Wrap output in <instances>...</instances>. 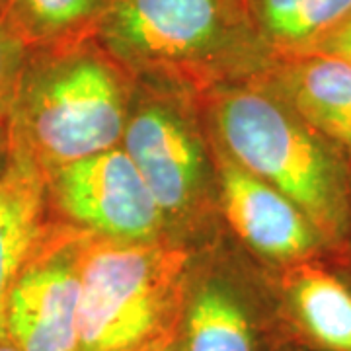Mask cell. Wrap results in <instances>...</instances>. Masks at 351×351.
I'll use <instances>...</instances> for the list:
<instances>
[{
  "label": "cell",
  "instance_id": "6da1fadb",
  "mask_svg": "<svg viewBox=\"0 0 351 351\" xmlns=\"http://www.w3.org/2000/svg\"><path fill=\"white\" fill-rule=\"evenodd\" d=\"M98 39L137 80L199 98L276 63L246 0H113Z\"/></svg>",
  "mask_w": 351,
  "mask_h": 351
},
{
  "label": "cell",
  "instance_id": "7a4b0ae2",
  "mask_svg": "<svg viewBox=\"0 0 351 351\" xmlns=\"http://www.w3.org/2000/svg\"><path fill=\"white\" fill-rule=\"evenodd\" d=\"M213 141L293 201L334 256L351 230V166L262 76L201 98Z\"/></svg>",
  "mask_w": 351,
  "mask_h": 351
},
{
  "label": "cell",
  "instance_id": "3957f363",
  "mask_svg": "<svg viewBox=\"0 0 351 351\" xmlns=\"http://www.w3.org/2000/svg\"><path fill=\"white\" fill-rule=\"evenodd\" d=\"M137 78L98 38L34 51L6 119L14 147L43 172L121 145Z\"/></svg>",
  "mask_w": 351,
  "mask_h": 351
},
{
  "label": "cell",
  "instance_id": "277c9868",
  "mask_svg": "<svg viewBox=\"0 0 351 351\" xmlns=\"http://www.w3.org/2000/svg\"><path fill=\"white\" fill-rule=\"evenodd\" d=\"M121 147L151 189L168 239L191 250L221 239L213 145L199 96L137 80Z\"/></svg>",
  "mask_w": 351,
  "mask_h": 351
},
{
  "label": "cell",
  "instance_id": "5b68a950",
  "mask_svg": "<svg viewBox=\"0 0 351 351\" xmlns=\"http://www.w3.org/2000/svg\"><path fill=\"white\" fill-rule=\"evenodd\" d=\"M197 250L88 234L80 260V351H135L178 332Z\"/></svg>",
  "mask_w": 351,
  "mask_h": 351
},
{
  "label": "cell",
  "instance_id": "8992f818",
  "mask_svg": "<svg viewBox=\"0 0 351 351\" xmlns=\"http://www.w3.org/2000/svg\"><path fill=\"white\" fill-rule=\"evenodd\" d=\"M53 219L117 242L170 240L164 217L123 147L45 172Z\"/></svg>",
  "mask_w": 351,
  "mask_h": 351
},
{
  "label": "cell",
  "instance_id": "52a82bcc",
  "mask_svg": "<svg viewBox=\"0 0 351 351\" xmlns=\"http://www.w3.org/2000/svg\"><path fill=\"white\" fill-rule=\"evenodd\" d=\"M86 237L51 217L0 318L20 351H80V260Z\"/></svg>",
  "mask_w": 351,
  "mask_h": 351
},
{
  "label": "cell",
  "instance_id": "ba28073f",
  "mask_svg": "<svg viewBox=\"0 0 351 351\" xmlns=\"http://www.w3.org/2000/svg\"><path fill=\"white\" fill-rule=\"evenodd\" d=\"M263 279L221 239L197 250L178 328L180 351H262Z\"/></svg>",
  "mask_w": 351,
  "mask_h": 351
},
{
  "label": "cell",
  "instance_id": "9c48e42d",
  "mask_svg": "<svg viewBox=\"0 0 351 351\" xmlns=\"http://www.w3.org/2000/svg\"><path fill=\"white\" fill-rule=\"evenodd\" d=\"M211 145L221 221L248 256L265 269H279L332 254L293 201L234 162L213 137Z\"/></svg>",
  "mask_w": 351,
  "mask_h": 351
},
{
  "label": "cell",
  "instance_id": "30bf717a",
  "mask_svg": "<svg viewBox=\"0 0 351 351\" xmlns=\"http://www.w3.org/2000/svg\"><path fill=\"white\" fill-rule=\"evenodd\" d=\"M338 256L265 269L277 311L314 351H351V271Z\"/></svg>",
  "mask_w": 351,
  "mask_h": 351
},
{
  "label": "cell",
  "instance_id": "8fae6325",
  "mask_svg": "<svg viewBox=\"0 0 351 351\" xmlns=\"http://www.w3.org/2000/svg\"><path fill=\"white\" fill-rule=\"evenodd\" d=\"M351 166V69L322 55L276 57L262 76Z\"/></svg>",
  "mask_w": 351,
  "mask_h": 351
},
{
  "label": "cell",
  "instance_id": "7c38bea8",
  "mask_svg": "<svg viewBox=\"0 0 351 351\" xmlns=\"http://www.w3.org/2000/svg\"><path fill=\"white\" fill-rule=\"evenodd\" d=\"M49 221L45 172L12 145V156L0 176V318Z\"/></svg>",
  "mask_w": 351,
  "mask_h": 351
},
{
  "label": "cell",
  "instance_id": "4fadbf2b",
  "mask_svg": "<svg viewBox=\"0 0 351 351\" xmlns=\"http://www.w3.org/2000/svg\"><path fill=\"white\" fill-rule=\"evenodd\" d=\"M113 0H0V22L34 51L98 38Z\"/></svg>",
  "mask_w": 351,
  "mask_h": 351
},
{
  "label": "cell",
  "instance_id": "5bb4252c",
  "mask_svg": "<svg viewBox=\"0 0 351 351\" xmlns=\"http://www.w3.org/2000/svg\"><path fill=\"white\" fill-rule=\"evenodd\" d=\"M276 57L301 55L351 16V0H246Z\"/></svg>",
  "mask_w": 351,
  "mask_h": 351
},
{
  "label": "cell",
  "instance_id": "9a60e30c",
  "mask_svg": "<svg viewBox=\"0 0 351 351\" xmlns=\"http://www.w3.org/2000/svg\"><path fill=\"white\" fill-rule=\"evenodd\" d=\"M27 59L29 49L0 22V110L4 112L12 101Z\"/></svg>",
  "mask_w": 351,
  "mask_h": 351
},
{
  "label": "cell",
  "instance_id": "2e32d148",
  "mask_svg": "<svg viewBox=\"0 0 351 351\" xmlns=\"http://www.w3.org/2000/svg\"><path fill=\"white\" fill-rule=\"evenodd\" d=\"M301 55H322L348 64L351 69V16L320 39L314 47ZM291 57V55H289Z\"/></svg>",
  "mask_w": 351,
  "mask_h": 351
},
{
  "label": "cell",
  "instance_id": "e0dca14e",
  "mask_svg": "<svg viewBox=\"0 0 351 351\" xmlns=\"http://www.w3.org/2000/svg\"><path fill=\"white\" fill-rule=\"evenodd\" d=\"M10 156H12V138H10L8 119H6V112L0 110V176L4 174Z\"/></svg>",
  "mask_w": 351,
  "mask_h": 351
},
{
  "label": "cell",
  "instance_id": "ac0fdd59",
  "mask_svg": "<svg viewBox=\"0 0 351 351\" xmlns=\"http://www.w3.org/2000/svg\"><path fill=\"white\" fill-rule=\"evenodd\" d=\"M135 351H180V343H178V332L170 334V336H164V338L152 341L149 346L141 348Z\"/></svg>",
  "mask_w": 351,
  "mask_h": 351
},
{
  "label": "cell",
  "instance_id": "d6986e66",
  "mask_svg": "<svg viewBox=\"0 0 351 351\" xmlns=\"http://www.w3.org/2000/svg\"><path fill=\"white\" fill-rule=\"evenodd\" d=\"M0 351H20L12 343V339L8 338V334L4 332L2 324H0Z\"/></svg>",
  "mask_w": 351,
  "mask_h": 351
},
{
  "label": "cell",
  "instance_id": "ffe728a7",
  "mask_svg": "<svg viewBox=\"0 0 351 351\" xmlns=\"http://www.w3.org/2000/svg\"><path fill=\"white\" fill-rule=\"evenodd\" d=\"M339 260L343 263H348L351 269V230H350V239H348V244H346V250H343V254L339 256Z\"/></svg>",
  "mask_w": 351,
  "mask_h": 351
},
{
  "label": "cell",
  "instance_id": "44dd1931",
  "mask_svg": "<svg viewBox=\"0 0 351 351\" xmlns=\"http://www.w3.org/2000/svg\"><path fill=\"white\" fill-rule=\"evenodd\" d=\"M283 351H299V350H293V348H287V350H283Z\"/></svg>",
  "mask_w": 351,
  "mask_h": 351
}]
</instances>
